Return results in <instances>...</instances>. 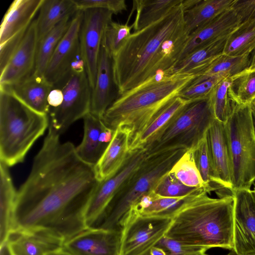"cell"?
Segmentation results:
<instances>
[{"label":"cell","instance_id":"cell-1","mask_svg":"<svg viewBox=\"0 0 255 255\" xmlns=\"http://www.w3.org/2000/svg\"><path fill=\"white\" fill-rule=\"evenodd\" d=\"M100 182L76 147L49 124L27 179L17 191L13 230L44 229L65 241L87 229L85 213Z\"/></svg>","mask_w":255,"mask_h":255},{"label":"cell","instance_id":"cell-2","mask_svg":"<svg viewBox=\"0 0 255 255\" xmlns=\"http://www.w3.org/2000/svg\"><path fill=\"white\" fill-rule=\"evenodd\" d=\"M181 3L158 21L132 33L113 57L119 96L157 73L172 75L189 34Z\"/></svg>","mask_w":255,"mask_h":255},{"label":"cell","instance_id":"cell-3","mask_svg":"<svg viewBox=\"0 0 255 255\" xmlns=\"http://www.w3.org/2000/svg\"><path fill=\"white\" fill-rule=\"evenodd\" d=\"M203 188L185 202L172 219L165 236L207 250L234 247L235 196L226 194L212 198Z\"/></svg>","mask_w":255,"mask_h":255},{"label":"cell","instance_id":"cell-4","mask_svg":"<svg viewBox=\"0 0 255 255\" xmlns=\"http://www.w3.org/2000/svg\"><path fill=\"white\" fill-rule=\"evenodd\" d=\"M195 77L187 74L157 73L119 96L102 120L113 130L118 127L127 129L130 134V146L154 117Z\"/></svg>","mask_w":255,"mask_h":255},{"label":"cell","instance_id":"cell-5","mask_svg":"<svg viewBox=\"0 0 255 255\" xmlns=\"http://www.w3.org/2000/svg\"><path fill=\"white\" fill-rule=\"evenodd\" d=\"M47 114L25 105L6 87L0 86V159L7 167L23 161L49 126Z\"/></svg>","mask_w":255,"mask_h":255},{"label":"cell","instance_id":"cell-6","mask_svg":"<svg viewBox=\"0 0 255 255\" xmlns=\"http://www.w3.org/2000/svg\"><path fill=\"white\" fill-rule=\"evenodd\" d=\"M187 150L185 147H175L147 154L138 169L90 228L121 229L123 220L133 206L153 190L160 178L171 170Z\"/></svg>","mask_w":255,"mask_h":255},{"label":"cell","instance_id":"cell-7","mask_svg":"<svg viewBox=\"0 0 255 255\" xmlns=\"http://www.w3.org/2000/svg\"><path fill=\"white\" fill-rule=\"evenodd\" d=\"M232 171L233 189H252L255 182V130L250 104H237L225 124Z\"/></svg>","mask_w":255,"mask_h":255},{"label":"cell","instance_id":"cell-8","mask_svg":"<svg viewBox=\"0 0 255 255\" xmlns=\"http://www.w3.org/2000/svg\"><path fill=\"white\" fill-rule=\"evenodd\" d=\"M215 120L209 97L192 101L144 148L148 155L175 147L192 148L204 137Z\"/></svg>","mask_w":255,"mask_h":255},{"label":"cell","instance_id":"cell-9","mask_svg":"<svg viewBox=\"0 0 255 255\" xmlns=\"http://www.w3.org/2000/svg\"><path fill=\"white\" fill-rule=\"evenodd\" d=\"M53 88L60 89L63 93L62 104L50 109V125L60 134L76 121L90 113L92 89L86 70L70 71Z\"/></svg>","mask_w":255,"mask_h":255},{"label":"cell","instance_id":"cell-10","mask_svg":"<svg viewBox=\"0 0 255 255\" xmlns=\"http://www.w3.org/2000/svg\"><path fill=\"white\" fill-rule=\"evenodd\" d=\"M172 219L144 217L130 211L121 225L119 255H140L163 237Z\"/></svg>","mask_w":255,"mask_h":255},{"label":"cell","instance_id":"cell-11","mask_svg":"<svg viewBox=\"0 0 255 255\" xmlns=\"http://www.w3.org/2000/svg\"><path fill=\"white\" fill-rule=\"evenodd\" d=\"M114 13L105 9L83 10L79 34L80 49L92 90L94 88L104 32Z\"/></svg>","mask_w":255,"mask_h":255},{"label":"cell","instance_id":"cell-12","mask_svg":"<svg viewBox=\"0 0 255 255\" xmlns=\"http://www.w3.org/2000/svg\"><path fill=\"white\" fill-rule=\"evenodd\" d=\"M147 156L145 148L130 152L123 167L114 176L99 183L86 211L85 218L87 228L103 215L114 198L138 169Z\"/></svg>","mask_w":255,"mask_h":255},{"label":"cell","instance_id":"cell-13","mask_svg":"<svg viewBox=\"0 0 255 255\" xmlns=\"http://www.w3.org/2000/svg\"><path fill=\"white\" fill-rule=\"evenodd\" d=\"M235 196L233 250L238 255H255V193L244 189Z\"/></svg>","mask_w":255,"mask_h":255},{"label":"cell","instance_id":"cell-14","mask_svg":"<svg viewBox=\"0 0 255 255\" xmlns=\"http://www.w3.org/2000/svg\"><path fill=\"white\" fill-rule=\"evenodd\" d=\"M83 17L82 10L73 15L68 29L47 64L43 76L53 87L70 73L71 65L80 50L79 34Z\"/></svg>","mask_w":255,"mask_h":255},{"label":"cell","instance_id":"cell-15","mask_svg":"<svg viewBox=\"0 0 255 255\" xmlns=\"http://www.w3.org/2000/svg\"><path fill=\"white\" fill-rule=\"evenodd\" d=\"M64 242L62 238L46 229H16L4 244L11 255H50L63 250Z\"/></svg>","mask_w":255,"mask_h":255},{"label":"cell","instance_id":"cell-16","mask_svg":"<svg viewBox=\"0 0 255 255\" xmlns=\"http://www.w3.org/2000/svg\"><path fill=\"white\" fill-rule=\"evenodd\" d=\"M121 229L87 228L65 241L70 255H119Z\"/></svg>","mask_w":255,"mask_h":255},{"label":"cell","instance_id":"cell-17","mask_svg":"<svg viewBox=\"0 0 255 255\" xmlns=\"http://www.w3.org/2000/svg\"><path fill=\"white\" fill-rule=\"evenodd\" d=\"M37 45L36 21L34 19L28 27L17 50L0 72V86L13 85L33 73Z\"/></svg>","mask_w":255,"mask_h":255},{"label":"cell","instance_id":"cell-18","mask_svg":"<svg viewBox=\"0 0 255 255\" xmlns=\"http://www.w3.org/2000/svg\"><path fill=\"white\" fill-rule=\"evenodd\" d=\"M206 137L217 186L232 193V171L225 124L215 119L206 132Z\"/></svg>","mask_w":255,"mask_h":255},{"label":"cell","instance_id":"cell-19","mask_svg":"<svg viewBox=\"0 0 255 255\" xmlns=\"http://www.w3.org/2000/svg\"><path fill=\"white\" fill-rule=\"evenodd\" d=\"M241 23L240 18L231 7L225 11L188 34L179 61L195 49L229 36Z\"/></svg>","mask_w":255,"mask_h":255},{"label":"cell","instance_id":"cell-20","mask_svg":"<svg viewBox=\"0 0 255 255\" xmlns=\"http://www.w3.org/2000/svg\"><path fill=\"white\" fill-rule=\"evenodd\" d=\"M115 89L117 90L114 78L113 58L101 44L95 84L92 90L90 113L102 119L116 99Z\"/></svg>","mask_w":255,"mask_h":255},{"label":"cell","instance_id":"cell-21","mask_svg":"<svg viewBox=\"0 0 255 255\" xmlns=\"http://www.w3.org/2000/svg\"><path fill=\"white\" fill-rule=\"evenodd\" d=\"M129 144V131L125 128H117L111 141L94 166L100 182L114 176L123 167L130 154Z\"/></svg>","mask_w":255,"mask_h":255},{"label":"cell","instance_id":"cell-22","mask_svg":"<svg viewBox=\"0 0 255 255\" xmlns=\"http://www.w3.org/2000/svg\"><path fill=\"white\" fill-rule=\"evenodd\" d=\"M7 87L20 101L33 110L48 115V96L53 88L44 76L33 73L21 81Z\"/></svg>","mask_w":255,"mask_h":255},{"label":"cell","instance_id":"cell-23","mask_svg":"<svg viewBox=\"0 0 255 255\" xmlns=\"http://www.w3.org/2000/svg\"><path fill=\"white\" fill-rule=\"evenodd\" d=\"M43 0H15L5 13L0 27V44L27 28Z\"/></svg>","mask_w":255,"mask_h":255},{"label":"cell","instance_id":"cell-24","mask_svg":"<svg viewBox=\"0 0 255 255\" xmlns=\"http://www.w3.org/2000/svg\"><path fill=\"white\" fill-rule=\"evenodd\" d=\"M228 36L207 43L193 50L177 63L172 74L195 76L202 74L223 54Z\"/></svg>","mask_w":255,"mask_h":255},{"label":"cell","instance_id":"cell-25","mask_svg":"<svg viewBox=\"0 0 255 255\" xmlns=\"http://www.w3.org/2000/svg\"><path fill=\"white\" fill-rule=\"evenodd\" d=\"M203 188L186 196L176 198L160 196L151 191L143 196L130 211L144 217L172 219L183 204Z\"/></svg>","mask_w":255,"mask_h":255},{"label":"cell","instance_id":"cell-26","mask_svg":"<svg viewBox=\"0 0 255 255\" xmlns=\"http://www.w3.org/2000/svg\"><path fill=\"white\" fill-rule=\"evenodd\" d=\"M84 135L76 147L77 155L83 161L95 166L109 144L102 143L100 135L106 127L102 119L89 113L83 118Z\"/></svg>","mask_w":255,"mask_h":255},{"label":"cell","instance_id":"cell-27","mask_svg":"<svg viewBox=\"0 0 255 255\" xmlns=\"http://www.w3.org/2000/svg\"><path fill=\"white\" fill-rule=\"evenodd\" d=\"M8 167L0 162V245L3 244L14 226V212L17 196Z\"/></svg>","mask_w":255,"mask_h":255},{"label":"cell","instance_id":"cell-28","mask_svg":"<svg viewBox=\"0 0 255 255\" xmlns=\"http://www.w3.org/2000/svg\"><path fill=\"white\" fill-rule=\"evenodd\" d=\"M191 101L176 96L151 121L144 130L130 144L129 151L144 148L149 145L176 114Z\"/></svg>","mask_w":255,"mask_h":255},{"label":"cell","instance_id":"cell-29","mask_svg":"<svg viewBox=\"0 0 255 255\" xmlns=\"http://www.w3.org/2000/svg\"><path fill=\"white\" fill-rule=\"evenodd\" d=\"M36 19L38 43L57 25L77 11L74 0H43Z\"/></svg>","mask_w":255,"mask_h":255},{"label":"cell","instance_id":"cell-30","mask_svg":"<svg viewBox=\"0 0 255 255\" xmlns=\"http://www.w3.org/2000/svg\"><path fill=\"white\" fill-rule=\"evenodd\" d=\"M235 0H200L194 7L184 11L185 31L189 34L230 8Z\"/></svg>","mask_w":255,"mask_h":255},{"label":"cell","instance_id":"cell-31","mask_svg":"<svg viewBox=\"0 0 255 255\" xmlns=\"http://www.w3.org/2000/svg\"><path fill=\"white\" fill-rule=\"evenodd\" d=\"M182 0H140L133 1L136 10L132 25L133 32L140 30L166 15Z\"/></svg>","mask_w":255,"mask_h":255},{"label":"cell","instance_id":"cell-32","mask_svg":"<svg viewBox=\"0 0 255 255\" xmlns=\"http://www.w3.org/2000/svg\"><path fill=\"white\" fill-rule=\"evenodd\" d=\"M255 50V20L242 22L227 37L223 54L231 56L252 54Z\"/></svg>","mask_w":255,"mask_h":255},{"label":"cell","instance_id":"cell-33","mask_svg":"<svg viewBox=\"0 0 255 255\" xmlns=\"http://www.w3.org/2000/svg\"><path fill=\"white\" fill-rule=\"evenodd\" d=\"M71 16L64 18L38 43L34 74L44 75L53 53L69 27Z\"/></svg>","mask_w":255,"mask_h":255},{"label":"cell","instance_id":"cell-34","mask_svg":"<svg viewBox=\"0 0 255 255\" xmlns=\"http://www.w3.org/2000/svg\"><path fill=\"white\" fill-rule=\"evenodd\" d=\"M231 77H226L213 88L209 99L215 119L225 124L232 115L237 103L229 91Z\"/></svg>","mask_w":255,"mask_h":255},{"label":"cell","instance_id":"cell-35","mask_svg":"<svg viewBox=\"0 0 255 255\" xmlns=\"http://www.w3.org/2000/svg\"><path fill=\"white\" fill-rule=\"evenodd\" d=\"M229 91L237 104H251L255 99V66H250L231 77Z\"/></svg>","mask_w":255,"mask_h":255},{"label":"cell","instance_id":"cell-36","mask_svg":"<svg viewBox=\"0 0 255 255\" xmlns=\"http://www.w3.org/2000/svg\"><path fill=\"white\" fill-rule=\"evenodd\" d=\"M170 172L186 186L196 188L205 187L209 191L196 165L191 149H188L183 154Z\"/></svg>","mask_w":255,"mask_h":255},{"label":"cell","instance_id":"cell-37","mask_svg":"<svg viewBox=\"0 0 255 255\" xmlns=\"http://www.w3.org/2000/svg\"><path fill=\"white\" fill-rule=\"evenodd\" d=\"M196 165L210 192L218 190L209 152L206 133L204 137L191 148Z\"/></svg>","mask_w":255,"mask_h":255},{"label":"cell","instance_id":"cell-38","mask_svg":"<svg viewBox=\"0 0 255 255\" xmlns=\"http://www.w3.org/2000/svg\"><path fill=\"white\" fill-rule=\"evenodd\" d=\"M251 55L231 56L222 54L201 75L233 77L250 66Z\"/></svg>","mask_w":255,"mask_h":255},{"label":"cell","instance_id":"cell-39","mask_svg":"<svg viewBox=\"0 0 255 255\" xmlns=\"http://www.w3.org/2000/svg\"><path fill=\"white\" fill-rule=\"evenodd\" d=\"M225 78L226 77L222 75L196 76L181 90L178 96L191 101L207 98L214 87Z\"/></svg>","mask_w":255,"mask_h":255},{"label":"cell","instance_id":"cell-40","mask_svg":"<svg viewBox=\"0 0 255 255\" xmlns=\"http://www.w3.org/2000/svg\"><path fill=\"white\" fill-rule=\"evenodd\" d=\"M132 25L121 24L112 20L106 26L102 41L109 54L114 57L120 51L132 33Z\"/></svg>","mask_w":255,"mask_h":255},{"label":"cell","instance_id":"cell-41","mask_svg":"<svg viewBox=\"0 0 255 255\" xmlns=\"http://www.w3.org/2000/svg\"><path fill=\"white\" fill-rule=\"evenodd\" d=\"M198 188L183 184L169 171L158 181L152 191L160 196L176 198L188 195Z\"/></svg>","mask_w":255,"mask_h":255},{"label":"cell","instance_id":"cell-42","mask_svg":"<svg viewBox=\"0 0 255 255\" xmlns=\"http://www.w3.org/2000/svg\"><path fill=\"white\" fill-rule=\"evenodd\" d=\"M78 10L89 8H103L118 14L127 10L125 0H74Z\"/></svg>","mask_w":255,"mask_h":255},{"label":"cell","instance_id":"cell-43","mask_svg":"<svg viewBox=\"0 0 255 255\" xmlns=\"http://www.w3.org/2000/svg\"><path fill=\"white\" fill-rule=\"evenodd\" d=\"M156 245L166 250L168 255H196L207 251L206 249L186 245L165 236Z\"/></svg>","mask_w":255,"mask_h":255},{"label":"cell","instance_id":"cell-44","mask_svg":"<svg viewBox=\"0 0 255 255\" xmlns=\"http://www.w3.org/2000/svg\"><path fill=\"white\" fill-rule=\"evenodd\" d=\"M27 28L28 27L21 30L3 43L0 44V72L3 70L17 50Z\"/></svg>","mask_w":255,"mask_h":255},{"label":"cell","instance_id":"cell-45","mask_svg":"<svg viewBox=\"0 0 255 255\" xmlns=\"http://www.w3.org/2000/svg\"><path fill=\"white\" fill-rule=\"evenodd\" d=\"M231 8L237 13L241 23L255 20V0H235Z\"/></svg>","mask_w":255,"mask_h":255},{"label":"cell","instance_id":"cell-46","mask_svg":"<svg viewBox=\"0 0 255 255\" xmlns=\"http://www.w3.org/2000/svg\"><path fill=\"white\" fill-rule=\"evenodd\" d=\"M63 101L62 91L60 89L53 88L50 92L47 98V102L50 109L58 107L62 104Z\"/></svg>","mask_w":255,"mask_h":255},{"label":"cell","instance_id":"cell-47","mask_svg":"<svg viewBox=\"0 0 255 255\" xmlns=\"http://www.w3.org/2000/svg\"><path fill=\"white\" fill-rule=\"evenodd\" d=\"M200 0H182V5L183 10L190 9L196 5Z\"/></svg>","mask_w":255,"mask_h":255},{"label":"cell","instance_id":"cell-48","mask_svg":"<svg viewBox=\"0 0 255 255\" xmlns=\"http://www.w3.org/2000/svg\"><path fill=\"white\" fill-rule=\"evenodd\" d=\"M0 255H11L7 246L5 244L0 246Z\"/></svg>","mask_w":255,"mask_h":255},{"label":"cell","instance_id":"cell-49","mask_svg":"<svg viewBox=\"0 0 255 255\" xmlns=\"http://www.w3.org/2000/svg\"><path fill=\"white\" fill-rule=\"evenodd\" d=\"M251 109L252 112V118L255 130V99L251 103Z\"/></svg>","mask_w":255,"mask_h":255},{"label":"cell","instance_id":"cell-50","mask_svg":"<svg viewBox=\"0 0 255 255\" xmlns=\"http://www.w3.org/2000/svg\"><path fill=\"white\" fill-rule=\"evenodd\" d=\"M250 66H255V50L251 55V62Z\"/></svg>","mask_w":255,"mask_h":255},{"label":"cell","instance_id":"cell-51","mask_svg":"<svg viewBox=\"0 0 255 255\" xmlns=\"http://www.w3.org/2000/svg\"><path fill=\"white\" fill-rule=\"evenodd\" d=\"M50 255H70L68 254L67 253H66L65 251H64L63 250H62L60 251L54 253Z\"/></svg>","mask_w":255,"mask_h":255},{"label":"cell","instance_id":"cell-52","mask_svg":"<svg viewBox=\"0 0 255 255\" xmlns=\"http://www.w3.org/2000/svg\"><path fill=\"white\" fill-rule=\"evenodd\" d=\"M224 255H237L235 252L232 249V250L230 251V252L227 253V254Z\"/></svg>","mask_w":255,"mask_h":255},{"label":"cell","instance_id":"cell-53","mask_svg":"<svg viewBox=\"0 0 255 255\" xmlns=\"http://www.w3.org/2000/svg\"><path fill=\"white\" fill-rule=\"evenodd\" d=\"M207 255V254L205 253V252H201V253H199V254H197V255Z\"/></svg>","mask_w":255,"mask_h":255},{"label":"cell","instance_id":"cell-54","mask_svg":"<svg viewBox=\"0 0 255 255\" xmlns=\"http://www.w3.org/2000/svg\"><path fill=\"white\" fill-rule=\"evenodd\" d=\"M253 191H254L255 193V186L254 187V188H253Z\"/></svg>","mask_w":255,"mask_h":255}]
</instances>
